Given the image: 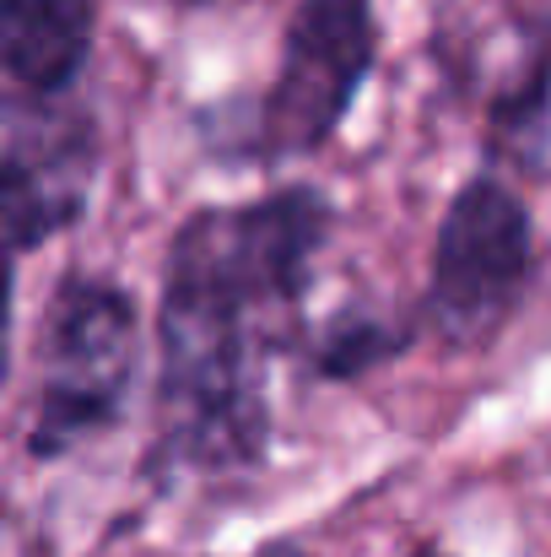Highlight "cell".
Segmentation results:
<instances>
[{"label":"cell","mask_w":551,"mask_h":557,"mask_svg":"<svg viewBox=\"0 0 551 557\" xmlns=\"http://www.w3.org/2000/svg\"><path fill=\"white\" fill-rule=\"evenodd\" d=\"M325 233L330 206L303 185L195 211L174 233L158 309V466L249 471L265 460V363L298 331Z\"/></svg>","instance_id":"obj_1"},{"label":"cell","mask_w":551,"mask_h":557,"mask_svg":"<svg viewBox=\"0 0 551 557\" xmlns=\"http://www.w3.org/2000/svg\"><path fill=\"white\" fill-rule=\"evenodd\" d=\"M141 363L136 304L109 276H60L38 325V389L27 417V455L60 460L125 417Z\"/></svg>","instance_id":"obj_2"},{"label":"cell","mask_w":551,"mask_h":557,"mask_svg":"<svg viewBox=\"0 0 551 557\" xmlns=\"http://www.w3.org/2000/svg\"><path fill=\"white\" fill-rule=\"evenodd\" d=\"M373 54H378L373 0H298L281 38L276 82L254 98L238 152L249 163L320 152L358 103Z\"/></svg>","instance_id":"obj_3"},{"label":"cell","mask_w":551,"mask_h":557,"mask_svg":"<svg viewBox=\"0 0 551 557\" xmlns=\"http://www.w3.org/2000/svg\"><path fill=\"white\" fill-rule=\"evenodd\" d=\"M530 276V211L498 174H476L454 189L438 238L427 314L454 347L487 342L519 304Z\"/></svg>","instance_id":"obj_4"},{"label":"cell","mask_w":551,"mask_h":557,"mask_svg":"<svg viewBox=\"0 0 551 557\" xmlns=\"http://www.w3.org/2000/svg\"><path fill=\"white\" fill-rule=\"evenodd\" d=\"M60 98L65 92H27V103L5 109L0 200L11 255L38 249L87 211V189L98 174V131L87 109H71Z\"/></svg>","instance_id":"obj_5"},{"label":"cell","mask_w":551,"mask_h":557,"mask_svg":"<svg viewBox=\"0 0 551 557\" xmlns=\"http://www.w3.org/2000/svg\"><path fill=\"white\" fill-rule=\"evenodd\" d=\"M92 33L98 0H0V54L16 92H71Z\"/></svg>","instance_id":"obj_6"},{"label":"cell","mask_w":551,"mask_h":557,"mask_svg":"<svg viewBox=\"0 0 551 557\" xmlns=\"http://www.w3.org/2000/svg\"><path fill=\"white\" fill-rule=\"evenodd\" d=\"M405 347H411V331L405 325H389V320H378L367 309H341L314 336L309 363H314L320 379H358V373H367L373 363H384V358H400Z\"/></svg>","instance_id":"obj_7"},{"label":"cell","mask_w":551,"mask_h":557,"mask_svg":"<svg viewBox=\"0 0 551 557\" xmlns=\"http://www.w3.org/2000/svg\"><path fill=\"white\" fill-rule=\"evenodd\" d=\"M411 557H443V553H438V547H416Z\"/></svg>","instance_id":"obj_8"},{"label":"cell","mask_w":551,"mask_h":557,"mask_svg":"<svg viewBox=\"0 0 551 557\" xmlns=\"http://www.w3.org/2000/svg\"><path fill=\"white\" fill-rule=\"evenodd\" d=\"M271 557H303V553H298V547H276Z\"/></svg>","instance_id":"obj_9"},{"label":"cell","mask_w":551,"mask_h":557,"mask_svg":"<svg viewBox=\"0 0 551 557\" xmlns=\"http://www.w3.org/2000/svg\"><path fill=\"white\" fill-rule=\"evenodd\" d=\"M189 5H205V0H189Z\"/></svg>","instance_id":"obj_10"}]
</instances>
